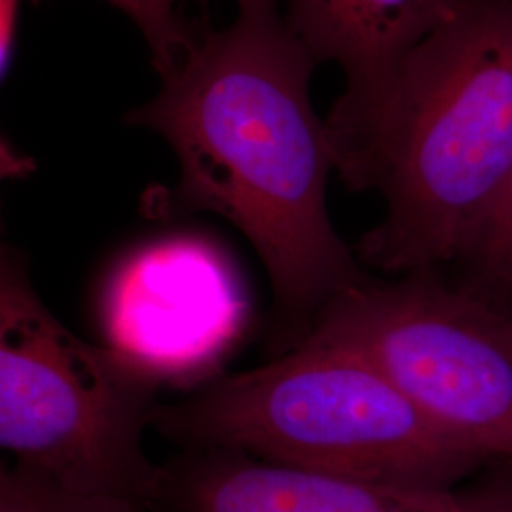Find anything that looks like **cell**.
Segmentation results:
<instances>
[{"mask_svg": "<svg viewBox=\"0 0 512 512\" xmlns=\"http://www.w3.org/2000/svg\"><path fill=\"white\" fill-rule=\"evenodd\" d=\"M152 427L183 450L408 488H456L497 463L440 431L365 357L310 338L160 404Z\"/></svg>", "mask_w": 512, "mask_h": 512, "instance_id": "3957f363", "label": "cell"}, {"mask_svg": "<svg viewBox=\"0 0 512 512\" xmlns=\"http://www.w3.org/2000/svg\"><path fill=\"white\" fill-rule=\"evenodd\" d=\"M0 512H148L128 499L76 494L21 465L0 473Z\"/></svg>", "mask_w": 512, "mask_h": 512, "instance_id": "9c48e42d", "label": "cell"}, {"mask_svg": "<svg viewBox=\"0 0 512 512\" xmlns=\"http://www.w3.org/2000/svg\"><path fill=\"white\" fill-rule=\"evenodd\" d=\"M511 319H512V311H511Z\"/></svg>", "mask_w": 512, "mask_h": 512, "instance_id": "4fadbf2b", "label": "cell"}, {"mask_svg": "<svg viewBox=\"0 0 512 512\" xmlns=\"http://www.w3.org/2000/svg\"><path fill=\"white\" fill-rule=\"evenodd\" d=\"M164 376L135 355L65 327L12 245L0 251V446L16 463L76 494L150 511L160 465L143 437Z\"/></svg>", "mask_w": 512, "mask_h": 512, "instance_id": "277c9868", "label": "cell"}, {"mask_svg": "<svg viewBox=\"0 0 512 512\" xmlns=\"http://www.w3.org/2000/svg\"><path fill=\"white\" fill-rule=\"evenodd\" d=\"M459 0H287V21L315 61H334L346 90L334 107L374 99L404 57L448 18Z\"/></svg>", "mask_w": 512, "mask_h": 512, "instance_id": "ba28073f", "label": "cell"}, {"mask_svg": "<svg viewBox=\"0 0 512 512\" xmlns=\"http://www.w3.org/2000/svg\"><path fill=\"white\" fill-rule=\"evenodd\" d=\"M463 260L475 275V293L512 298V181Z\"/></svg>", "mask_w": 512, "mask_h": 512, "instance_id": "30bf717a", "label": "cell"}, {"mask_svg": "<svg viewBox=\"0 0 512 512\" xmlns=\"http://www.w3.org/2000/svg\"><path fill=\"white\" fill-rule=\"evenodd\" d=\"M306 338L365 357L440 431L512 461V319L486 296L448 285L439 270L368 277L332 300Z\"/></svg>", "mask_w": 512, "mask_h": 512, "instance_id": "5b68a950", "label": "cell"}, {"mask_svg": "<svg viewBox=\"0 0 512 512\" xmlns=\"http://www.w3.org/2000/svg\"><path fill=\"white\" fill-rule=\"evenodd\" d=\"M109 346L167 382L215 365L239 336L245 302L226 258L207 239H156L126 256L103 296Z\"/></svg>", "mask_w": 512, "mask_h": 512, "instance_id": "8992f818", "label": "cell"}, {"mask_svg": "<svg viewBox=\"0 0 512 512\" xmlns=\"http://www.w3.org/2000/svg\"><path fill=\"white\" fill-rule=\"evenodd\" d=\"M315 65L277 0H238L236 19L196 37L158 95L128 116L160 133L181 169L148 213L230 222L260 258L296 344L332 300L370 277L330 220L334 156L311 105Z\"/></svg>", "mask_w": 512, "mask_h": 512, "instance_id": "6da1fadb", "label": "cell"}, {"mask_svg": "<svg viewBox=\"0 0 512 512\" xmlns=\"http://www.w3.org/2000/svg\"><path fill=\"white\" fill-rule=\"evenodd\" d=\"M19 10L21 0H0V73L2 78L10 73L14 48H16V33H18Z\"/></svg>", "mask_w": 512, "mask_h": 512, "instance_id": "7c38bea8", "label": "cell"}, {"mask_svg": "<svg viewBox=\"0 0 512 512\" xmlns=\"http://www.w3.org/2000/svg\"><path fill=\"white\" fill-rule=\"evenodd\" d=\"M124 12L147 38L154 69L160 76L171 73L183 59L196 35L184 25L175 0H107Z\"/></svg>", "mask_w": 512, "mask_h": 512, "instance_id": "8fae6325", "label": "cell"}, {"mask_svg": "<svg viewBox=\"0 0 512 512\" xmlns=\"http://www.w3.org/2000/svg\"><path fill=\"white\" fill-rule=\"evenodd\" d=\"M325 126L338 179L384 198L353 247L363 266L463 260L512 181V0H459L374 99Z\"/></svg>", "mask_w": 512, "mask_h": 512, "instance_id": "7a4b0ae2", "label": "cell"}, {"mask_svg": "<svg viewBox=\"0 0 512 512\" xmlns=\"http://www.w3.org/2000/svg\"><path fill=\"white\" fill-rule=\"evenodd\" d=\"M152 512H512V461L469 482L408 488L275 465L232 450H183L160 465Z\"/></svg>", "mask_w": 512, "mask_h": 512, "instance_id": "52a82bcc", "label": "cell"}]
</instances>
